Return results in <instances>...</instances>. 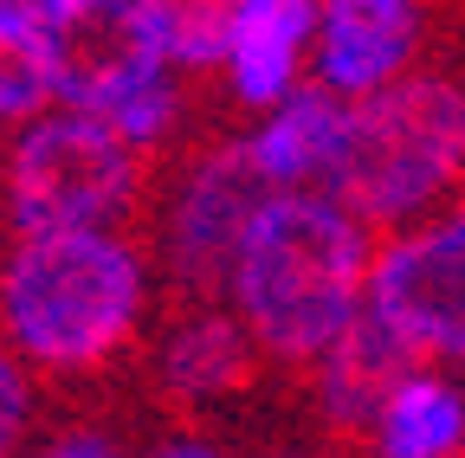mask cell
Returning <instances> with one entry per match:
<instances>
[{
	"mask_svg": "<svg viewBox=\"0 0 465 458\" xmlns=\"http://www.w3.org/2000/svg\"><path fill=\"white\" fill-rule=\"evenodd\" d=\"M369 226L330 194H272L232 258L226 304L278 362H323V349L369 310Z\"/></svg>",
	"mask_w": 465,
	"mask_h": 458,
	"instance_id": "6da1fadb",
	"label": "cell"
},
{
	"mask_svg": "<svg viewBox=\"0 0 465 458\" xmlns=\"http://www.w3.org/2000/svg\"><path fill=\"white\" fill-rule=\"evenodd\" d=\"M149 265L116 233H26L0 258V342L52 375H91L136 336Z\"/></svg>",
	"mask_w": 465,
	"mask_h": 458,
	"instance_id": "7a4b0ae2",
	"label": "cell"
},
{
	"mask_svg": "<svg viewBox=\"0 0 465 458\" xmlns=\"http://www.w3.org/2000/svg\"><path fill=\"white\" fill-rule=\"evenodd\" d=\"M465 175V91L440 72H407L401 84L349 103L342 161L330 200L362 226H420L440 194Z\"/></svg>",
	"mask_w": 465,
	"mask_h": 458,
	"instance_id": "3957f363",
	"label": "cell"
},
{
	"mask_svg": "<svg viewBox=\"0 0 465 458\" xmlns=\"http://www.w3.org/2000/svg\"><path fill=\"white\" fill-rule=\"evenodd\" d=\"M143 149H130L91 110H45L7 149V213L26 233H91L116 226L136 194Z\"/></svg>",
	"mask_w": 465,
	"mask_h": 458,
	"instance_id": "277c9868",
	"label": "cell"
},
{
	"mask_svg": "<svg viewBox=\"0 0 465 458\" xmlns=\"http://www.w3.org/2000/svg\"><path fill=\"white\" fill-rule=\"evenodd\" d=\"M52 65L58 103L104 117L130 149H155L182 117L174 65L130 0H97L84 20H72L52 39Z\"/></svg>",
	"mask_w": 465,
	"mask_h": 458,
	"instance_id": "5b68a950",
	"label": "cell"
},
{
	"mask_svg": "<svg viewBox=\"0 0 465 458\" xmlns=\"http://www.w3.org/2000/svg\"><path fill=\"white\" fill-rule=\"evenodd\" d=\"M369 310L420 362H465V200L440 207L375 252Z\"/></svg>",
	"mask_w": 465,
	"mask_h": 458,
	"instance_id": "8992f818",
	"label": "cell"
},
{
	"mask_svg": "<svg viewBox=\"0 0 465 458\" xmlns=\"http://www.w3.org/2000/svg\"><path fill=\"white\" fill-rule=\"evenodd\" d=\"M265 200H272V188L259 181L246 142L207 149L188 175L174 181V194L162 207V258H168L174 284H182L188 297L226 291L232 258H240Z\"/></svg>",
	"mask_w": 465,
	"mask_h": 458,
	"instance_id": "52a82bcc",
	"label": "cell"
},
{
	"mask_svg": "<svg viewBox=\"0 0 465 458\" xmlns=\"http://www.w3.org/2000/svg\"><path fill=\"white\" fill-rule=\"evenodd\" d=\"M414 52H420V0H317L311 78L342 103L401 84Z\"/></svg>",
	"mask_w": 465,
	"mask_h": 458,
	"instance_id": "ba28073f",
	"label": "cell"
},
{
	"mask_svg": "<svg viewBox=\"0 0 465 458\" xmlns=\"http://www.w3.org/2000/svg\"><path fill=\"white\" fill-rule=\"evenodd\" d=\"M342 136H349V103L311 78L278 110H265L259 130L240 142H246L259 181L272 194H330V175L342 161Z\"/></svg>",
	"mask_w": 465,
	"mask_h": 458,
	"instance_id": "9c48e42d",
	"label": "cell"
},
{
	"mask_svg": "<svg viewBox=\"0 0 465 458\" xmlns=\"http://www.w3.org/2000/svg\"><path fill=\"white\" fill-rule=\"evenodd\" d=\"M420 375V356L407 349V342L375 317L362 310L356 323H349L323 362H317V400H323V414L342 426V433H369L381 420V407Z\"/></svg>",
	"mask_w": 465,
	"mask_h": 458,
	"instance_id": "30bf717a",
	"label": "cell"
},
{
	"mask_svg": "<svg viewBox=\"0 0 465 458\" xmlns=\"http://www.w3.org/2000/svg\"><path fill=\"white\" fill-rule=\"evenodd\" d=\"M317 59V0H259L246 26L232 33L226 52V84L246 110H278L291 91H304V65Z\"/></svg>",
	"mask_w": 465,
	"mask_h": 458,
	"instance_id": "8fae6325",
	"label": "cell"
},
{
	"mask_svg": "<svg viewBox=\"0 0 465 458\" xmlns=\"http://www.w3.org/2000/svg\"><path fill=\"white\" fill-rule=\"evenodd\" d=\"M252 356H259V342L246 336V323L232 310H188L162 336L155 375L182 400H220L252 381Z\"/></svg>",
	"mask_w": 465,
	"mask_h": 458,
	"instance_id": "7c38bea8",
	"label": "cell"
},
{
	"mask_svg": "<svg viewBox=\"0 0 465 458\" xmlns=\"http://www.w3.org/2000/svg\"><path fill=\"white\" fill-rule=\"evenodd\" d=\"M369 439H375V458H459L465 452V387L420 368L381 407Z\"/></svg>",
	"mask_w": 465,
	"mask_h": 458,
	"instance_id": "4fadbf2b",
	"label": "cell"
},
{
	"mask_svg": "<svg viewBox=\"0 0 465 458\" xmlns=\"http://www.w3.org/2000/svg\"><path fill=\"white\" fill-rule=\"evenodd\" d=\"M130 7L143 14V26L155 33L174 72H207V65H226L232 33L246 26L259 0H130Z\"/></svg>",
	"mask_w": 465,
	"mask_h": 458,
	"instance_id": "5bb4252c",
	"label": "cell"
},
{
	"mask_svg": "<svg viewBox=\"0 0 465 458\" xmlns=\"http://www.w3.org/2000/svg\"><path fill=\"white\" fill-rule=\"evenodd\" d=\"M58 110V65L52 39L39 33H0V123H33Z\"/></svg>",
	"mask_w": 465,
	"mask_h": 458,
	"instance_id": "9a60e30c",
	"label": "cell"
},
{
	"mask_svg": "<svg viewBox=\"0 0 465 458\" xmlns=\"http://www.w3.org/2000/svg\"><path fill=\"white\" fill-rule=\"evenodd\" d=\"M97 0H0V33H39L58 39L72 20H84Z\"/></svg>",
	"mask_w": 465,
	"mask_h": 458,
	"instance_id": "2e32d148",
	"label": "cell"
},
{
	"mask_svg": "<svg viewBox=\"0 0 465 458\" xmlns=\"http://www.w3.org/2000/svg\"><path fill=\"white\" fill-rule=\"evenodd\" d=\"M26 420H33V387H26V368H20V356L0 342V458H14V445H20V433H26Z\"/></svg>",
	"mask_w": 465,
	"mask_h": 458,
	"instance_id": "e0dca14e",
	"label": "cell"
},
{
	"mask_svg": "<svg viewBox=\"0 0 465 458\" xmlns=\"http://www.w3.org/2000/svg\"><path fill=\"white\" fill-rule=\"evenodd\" d=\"M39 458H124V452H116V439H110V433H97V426H72V433L45 439V452H39Z\"/></svg>",
	"mask_w": 465,
	"mask_h": 458,
	"instance_id": "ac0fdd59",
	"label": "cell"
},
{
	"mask_svg": "<svg viewBox=\"0 0 465 458\" xmlns=\"http://www.w3.org/2000/svg\"><path fill=\"white\" fill-rule=\"evenodd\" d=\"M143 458H226L213 439H201V433H174V439H155Z\"/></svg>",
	"mask_w": 465,
	"mask_h": 458,
	"instance_id": "d6986e66",
	"label": "cell"
}]
</instances>
